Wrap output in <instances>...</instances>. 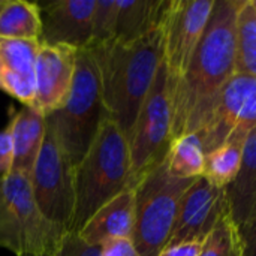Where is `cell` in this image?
<instances>
[{
    "label": "cell",
    "mask_w": 256,
    "mask_h": 256,
    "mask_svg": "<svg viewBox=\"0 0 256 256\" xmlns=\"http://www.w3.org/2000/svg\"><path fill=\"white\" fill-rule=\"evenodd\" d=\"M240 3L242 0H216L184 76L174 87H170L172 138L194 132L207 105L236 75V33Z\"/></svg>",
    "instance_id": "1"
},
{
    "label": "cell",
    "mask_w": 256,
    "mask_h": 256,
    "mask_svg": "<svg viewBox=\"0 0 256 256\" xmlns=\"http://www.w3.org/2000/svg\"><path fill=\"white\" fill-rule=\"evenodd\" d=\"M99 68L106 117L129 135L162 64L159 28L132 42L108 40L88 46Z\"/></svg>",
    "instance_id": "2"
},
{
    "label": "cell",
    "mask_w": 256,
    "mask_h": 256,
    "mask_svg": "<svg viewBox=\"0 0 256 256\" xmlns=\"http://www.w3.org/2000/svg\"><path fill=\"white\" fill-rule=\"evenodd\" d=\"M130 186L128 138L106 117L88 152L75 166V210L70 231L78 232L102 206Z\"/></svg>",
    "instance_id": "3"
},
{
    "label": "cell",
    "mask_w": 256,
    "mask_h": 256,
    "mask_svg": "<svg viewBox=\"0 0 256 256\" xmlns=\"http://www.w3.org/2000/svg\"><path fill=\"white\" fill-rule=\"evenodd\" d=\"M106 111L102 99L100 76L93 51L87 46L78 51L75 76L68 99L56 112L46 117L68 159L76 166L93 144Z\"/></svg>",
    "instance_id": "4"
},
{
    "label": "cell",
    "mask_w": 256,
    "mask_h": 256,
    "mask_svg": "<svg viewBox=\"0 0 256 256\" xmlns=\"http://www.w3.org/2000/svg\"><path fill=\"white\" fill-rule=\"evenodd\" d=\"M64 234L40 213L28 174L12 171L0 180V248L15 256L57 255Z\"/></svg>",
    "instance_id": "5"
},
{
    "label": "cell",
    "mask_w": 256,
    "mask_h": 256,
    "mask_svg": "<svg viewBox=\"0 0 256 256\" xmlns=\"http://www.w3.org/2000/svg\"><path fill=\"white\" fill-rule=\"evenodd\" d=\"M164 159L134 184L135 226L132 242L140 256H160L168 246L182 196L194 182L172 177Z\"/></svg>",
    "instance_id": "6"
},
{
    "label": "cell",
    "mask_w": 256,
    "mask_h": 256,
    "mask_svg": "<svg viewBox=\"0 0 256 256\" xmlns=\"http://www.w3.org/2000/svg\"><path fill=\"white\" fill-rule=\"evenodd\" d=\"M256 130V80L234 75L201 114L194 132L206 154L224 144L244 141Z\"/></svg>",
    "instance_id": "7"
},
{
    "label": "cell",
    "mask_w": 256,
    "mask_h": 256,
    "mask_svg": "<svg viewBox=\"0 0 256 256\" xmlns=\"http://www.w3.org/2000/svg\"><path fill=\"white\" fill-rule=\"evenodd\" d=\"M172 138V105L166 68L162 62L154 82L128 135L132 186L136 180L159 164Z\"/></svg>",
    "instance_id": "8"
},
{
    "label": "cell",
    "mask_w": 256,
    "mask_h": 256,
    "mask_svg": "<svg viewBox=\"0 0 256 256\" xmlns=\"http://www.w3.org/2000/svg\"><path fill=\"white\" fill-rule=\"evenodd\" d=\"M30 184L45 219L69 232L75 210V166L48 124L40 152L30 171Z\"/></svg>",
    "instance_id": "9"
},
{
    "label": "cell",
    "mask_w": 256,
    "mask_h": 256,
    "mask_svg": "<svg viewBox=\"0 0 256 256\" xmlns=\"http://www.w3.org/2000/svg\"><path fill=\"white\" fill-rule=\"evenodd\" d=\"M216 0H166L159 22L162 62L170 87L186 74L213 14Z\"/></svg>",
    "instance_id": "10"
},
{
    "label": "cell",
    "mask_w": 256,
    "mask_h": 256,
    "mask_svg": "<svg viewBox=\"0 0 256 256\" xmlns=\"http://www.w3.org/2000/svg\"><path fill=\"white\" fill-rule=\"evenodd\" d=\"M228 208L225 189L200 177L182 196L168 246L183 242H204Z\"/></svg>",
    "instance_id": "11"
},
{
    "label": "cell",
    "mask_w": 256,
    "mask_h": 256,
    "mask_svg": "<svg viewBox=\"0 0 256 256\" xmlns=\"http://www.w3.org/2000/svg\"><path fill=\"white\" fill-rule=\"evenodd\" d=\"M40 44L84 50L93 40L96 0H54L40 3Z\"/></svg>",
    "instance_id": "12"
},
{
    "label": "cell",
    "mask_w": 256,
    "mask_h": 256,
    "mask_svg": "<svg viewBox=\"0 0 256 256\" xmlns=\"http://www.w3.org/2000/svg\"><path fill=\"white\" fill-rule=\"evenodd\" d=\"M78 50L40 44L34 74V108L45 117L56 112L72 88Z\"/></svg>",
    "instance_id": "13"
},
{
    "label": "cell",
    "mask_w": 256,
    "mask_h": 256,
    "mask_svg": "<svg viewBox=\"0 0 256 256\" xmlns=\"http://www.w3.org/2000/svg\"><path fill=\"white\" fill-rule=\"evenodd\" d=\"M39 40L0 38V90L22 106L34 108V74Z\"/></svg>",
    "instance_id": "14"
},
{
    "label": "cell",
    "mask_w": 256,
    "mask_h": 256,
    "mask_svg": "<svg viewBox=\"0 0 256 256\" xmlns=\"http://www.w3.org/2000/svg\"><path fill=\"white\" fill-rule=\"evenodd\" d=\"M135 226V188L130 186L102 206L78 231L90 244L104 246L108 242L130 238Z\"/></svg>",
    "instance_id": "15"
},
{
    "label": "cell",
    "mask_w": 256,
    "mask_h": 256,
    "mask_svg": "<svg viewBox=\"0 0 256 256\" xmlns=\"http://www.w3.org/2000/svg\"><path fill=\"white\" fill-rule=\"evenodd\" d=\"M8 128L14 144L12 171L30 176L46 134V117L36 108L22 106L10 114Z\"/></svg>",
    "instance_id": "16"
},
{
    "label": "cell",
    "mask_w": 256,
    "mask_h": 256,
    "mask_svg": "<svg viewBox=\"0 0 256 256\" xmlns=\"http://www.w3.org/2000/svg\"><path fill=\"white\" fill-rule=\"evenodd\" d=\"M228 210L236 225L243 228L256 218V130L244 141L238 176L225 189Z\"/></svg>",
    "instance_id": "17"
},
{
    "label": "cell",
    "mask_w": 256,
    "mask_h": 256,
    "mask_svg": "<svg viewBox=\"0 0 256 256\" xmlns=\"http://www.w3.org/2000/svg\"><path fill=\"white\" fill-rule=\"evenodd\" d=\"M166 0H117L114 40L132 42L159 28Z\"/></svg>",
    "instance_id": "18"
},
{
    "label": "cell",
    "mask_w": 256,
    "mask_h": 256,
    "mask_svg": "<svg viewBox=\"0 0 256 256\" xmlns=\"http://www.w3.org/2000/svg\"><path fill=\"white\" fill-rule=\"evenodd\" d=\"M165 165L168 172L182 180H195L204 176L206 152L200 136L195 132H186L171 140Z\"/></svg>",
    "instance_id": "19"
},
{
    "label": "cell",
    "mask_w": 256,
    "mask_h": 256,
    "mask_svg": "<svg viewBox=\"0 0 256 256\" xmlns=\"http://www.w3.org/2000/svg\"><path fill=\"white\" fill-rule=\"evenodd\" d=\"M42 15L39 3L26 0H4L0 10V38L39 40Z\"/></svg>",
    "instance_id": "20"
},
{
    "label": "cell",
    "mask_w": 256,
    "mask_h": 256,
    "mask_svg": "<svg viewBox=\"0 0 256 256\" xmlns=\"http://www.w3.org/2000/svg\"><path fill=\"white\" fill-rule=\"evenodd\" d=\"M236 74L256 80V9L252 0H242L237 14Z\"/></svg>",
    "instance_id": "21"
},
{
    "label": "cell",
    "mask_w": 256,
    "mask_h": 256,
    "mask_svg": "<svg viewBox=\"0 0 256 256\" xmlns=\"http://www.w3.org/2000/svg\"><path fill=\"white\" fill-rule=\"evenodd\" d=\"M244 144L228 142L206 154L204 178L212 184L226 189L238 176Z\"/></svg>",
    "instance_id": "22"
},
{
    "label": "cell",
    "mask_w": 256,
    "mask_h": 256,
    "mask_svg": "<svg viewBox=\"0 0 256 256\" xmlns=\"http://www.w3.org/2000/svg\"><path fill=\"white\" fill-rule=\"evenodd\" d=\"M201 256H242L240 231L228 208L204 240Z\"/></svg>",
    "instance_id": "23"
},
{
    "label": "cell",
    "mask_w": 256,
    "mask_h": 256,
    "mask_svg": "<svg viewBox=\"0 0 256 256\" xmlns=\"http://www.w3.org/2000/svg\"><path fill=\"white\" fill-rule=\"evenodd\" d=\"M116 18H117V0H96L92 45L105 44L114 39Z\"/></svg>",
    "instance_id": "24"
},
{
    "label": "cell",
    "mask_w": 256,
    "mask_h": 256,
    "mask_svg": "<svg viewBox=\"0 0 256 256\" xmlns=\"http://www.w3.org/2000/svg\"><path fill=\"white\" fill-rule=\"evenodd\" d=\"M56 256H102V248L87 243L78 232H66Z\"/></svg>",
    "instance_id": "25"
},
{
    "label": "cell",
    "mask_w": 256,
    "mask_h": 256,
    "mask_svg": "<svg viewBox=\"0 0 256 256\" xmlns=\"http://www.w3.org/2000/svg\"><path fill=\"white\" fill-rule=\"evenodd\" d=\"M14 170V144L10 130L6 126L0 130V180L9 176Z\"/></svg>",
    "instance_id": "26"
},
{
    "label": "cell",
    "mask_w": 256,
    "mask_h": 256,
    "mask_svg": "<svg viewBox=\"0 0 256 256\" xmlns=\"http://www.w3.org/2000/svg\"><path fill=\"white\" fill-rule=\"evenodd\" d=\"M100 248H102V256H140L130 238L112 240Z\"/></svg>",
    "instance_id": "27"
},
{
    "label": "cell",
    "mask_w": 256,
    "mask_h": 256,
    "mask_svg": "<svg viewBox=\"0 0 256 256\" xmlns=\"http://www.w3.org/2000/svg\"><path fill=\"white\" fill-rule=\"evenodd\" d=\"M204 242H183L166 246L160 256H201Z\"/></svg>",
    "instance_id": "28"
},
{
    "label": "cell",
    "mask_w": 256,
    "mask_h": 256,
    "mask_svg": "<svg viewBox=\"0 0 256 256\" xmlns=\"http://www.w3.org/2000/svg\"><path fill=\"white\" fill-rule=\"evenodd\" d=\"M238 231L242 242V256H256V218Z\"/></svg>",
    "instance_id": "29"
},
{
    "label": "cell",
    "mask_w": 256,
    "mask_h": 256,
    "mask_svg": "<svg viewBox=\"0 0 256 256\" xmlns=\"http://www.w3.org/2000/svg\"><path fill=\"white\" fill-rule=\"evenodd\" d=\"M3 4H4V0H0V10H2V8H3Z\"/></svg>",
    "instance_id": "30"
},
{
    "label": "cell",
    "mask_w": 256,
    "mask_h": 256,
    "mask_svg": "<svg viewBox=\"0 0 256 256\" xmlns=\"http://www.w3.org/2000/svg\"><path fill=\"white\" fill-rule=\"evenodd\" d=\"M27 256H56V255H27Z\"/></svg>",
    "instance_id": "31"
},
{
    "label": "cell",
    "mask_w": 256,
    "mask_h": 256,
    "mask_svg": "<svg viewBox=\"0 0 256 256\" xmlns=\"http://www.w3.org/2000/svg\"><path fill=\"white\" fill-rule=\"evenodd\" d=\"M252 4L255 6V9H256V0H252Z\"/></svg>",
    "instance_id": "32"
}]
</instances>
